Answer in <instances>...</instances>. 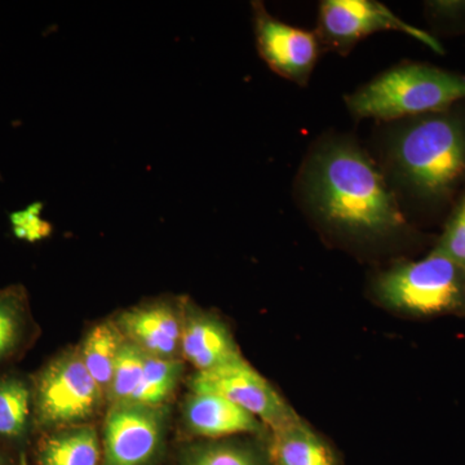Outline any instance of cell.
<instances>
[{"instance_id": "16", "label": "cell", "mask_w": 465, "mask_h": 465, "mask_svg": "<svg viewBox=\"0 0 465 465\" xmlns=\"http://www.w3.org/2000/svg\"><path fill=\"white\" fill-rule=\"evenodd\" d=\"M34 432L30 376L18 371L0 375V440L24 451Z\"/></svg>"}, {"instance_id": "18", "label": "cell", "mask_w": 465, "mask_h": 465, "mask_svg": "<svg viewBox=\"0 0 465 465\" xmlns=\"http://www.w3.org/2000/svg\"><path fill=\"white\" fill-rule=\"evenodd\" d=\"M183 361L146 356L139 388L128 403L164 407L183 378Z\"/></svg>"}, {"instance_id": "20", "label": "cell", "mask_w": 465, "mask_h": 465, "mask_svg": "<svg viewBox=\"0 0 465 465\" xmlns=\"http://www.w3.org/2000/svg\"><path fill=\"white\" fill-rule=\"evenodd\" d=\"M183 465H269L255 450L235 442H210L189 452Z\"/></svg>"}, {"instance_id": "21", "label": "cell", "mask_w": 465, "mask_h": 465, "mask_svg": "<svg viewBox=\"0 0 465 465\" xmlns=\"http://www.w3.org/2000/svg\"><path fill=\"white\" fill-rule=\"evenodd\" d=\"M43 204L39 202L9 216L12 232L18 240L35 243L50 237L52 225L42 217Z\"/></svg>"}, {"instance_id": "22", "label": "cell", "mask_w": 465, "mask_h": 465, "mask_svg": "<svg viewBox=\"0 0 465 465\" xmlns=\"http://www.w3.org/2000/svg\"><path fill=\"white\" fill-rule=\"evenodd\" d=\"M436 250L465 269V198L450 219Z\"/></svg>"}, {"instance_id": "23", "label": "cell", "mask_w": 465, "mask_h": 465, "mask_svg": "<svg viewBox=\"0 0 465 465\" xmlns=\"http://www.w3.org/2000/svg\"><path fill=\"white\" fill-rule=\"evenodd\" d=\"M15 450L16 449L0 440V465H21V455H23V452L15 457Z\"/></svg>"}, {"instance_id": "14", "label": "cell", "mask_w": 465, "mask_h": 465, "mask_svg": "<svg viewBox=\"0 0 465 465\" xmlns=\"http://www.w3.org/2000/svg\"><path fill=\"white\" fill-rule=\"evenodd\" d=\"M36 465H103V445L94 424L73 425L38 433Z\"/></svg>"}, {"instance_id": "24", "label": "cell", "mask_w": 465, "mask_h": 465, "mask_svg": "<svg viewBox=\"0 0 465 465\" xmlns=\"http://www.w3.org/2000/svg\"><path fill=\"white\" fill-rule=\"evenodd\" d=\"M21 465H29L25 452H23V455H21Z\"/></svg>"}, {"instance_id": "10", "label": "cell", "mask_w": 465, "mask_h": 465, "mask_svg": "<svg viewBox=\"0 0 465 465\" xmlns=\"http://www.w3.org/2000/svg\"><path fill=\"white\" fill-rule=\"evenodd\" d=\"M183 300L158 299L125 309L114 321L146 356L183 360Z\"/></svg>"}, {"instance_id": "11", "label": "cell", "mask_w": 465, "mask_h": 465, "mask_svg": "<svg viewBox=\"0 0 465 465\" xmlns=\"http://www.w3.org/2000/svg\"><path fill=\"white\" fill-rule=\"evenodd\" d=\"M182 358L197 372L243 360L234 336L219 317L183 300Z\"/></svg>"}, {"instance_id": "5", "label": "cell", "mask_w": 465, "mask_h": 465, "mask_svg": "<svg viewBox=\"0 0 465 465\" xmlns=\"http://www.w3.org/2000/svg\"><path fill=\"white\" fill-rule=\"evenodd\" d=\"M375 291L387 307L403 313H445L464 304L465 269L434 250L425 259L391 266L379 275Z\"/></svg>"}, {"instance_id": "19", "label": "cell", "mask_w": 465, "mask_h": 465, "mask_svg": "<svg viewBox=\"0 0 465 465\" xmlns=\"http://www.w3.org/2000/svg\"><path fill=\"white\" fill-rule=\"evenodd\" d=\"M145 360L146 354L142 349L125 339L124 347L119 351L108 394H106L108 406L131 402L134 391L142 381Z\"/></svg>"}, {"instance_id": "2", "label": "cell", "mask_w": 465, "mask_h": 465, "mask_svg": "<svg viewBox=\"0 0 465 465\" xmlns=\"http://www.w3.org/2000/svg\"><path fill=\"white\" fill-rule=\"evenodd\" d=\"M401 179L419 197L448 195L465 173V131L445 114H428L405 125L391 143Z\"/></svg>"}, {"instance_id": "6", "label": "cell", "mask_w": 465, "mask_h": 465, "mask_svg": "<svg viewBox=\"0 0 465 465\" xmlns=\"http://www.w3.org/2000/svg\"><path fill=\"white\" fill-rule=\"evenodd\" d=\"M189 385L192 391L219 394L231 401L255 416L266 430H277L300 419L273 385L244 358L211 371L195 372Z\"/></svg>"}, {"instance_id": "4", "label": "cell", "mask_w": 465, "mask_h": 465, "mask_svg": "<svg viewBox=\"0 0 465 465\" xmlns=\"http://www.w3.org/2000/svg\"><path fill=\"white\" fill-rule=\"evenodd\" d=\"M30 381L35 434L91 424L108 405L105 393L85 369L76 347L58 351Z\"/></svg>"}, {"instance_id": "8", "label": "cell", "mask_w": 465, "mask_h": 465, "mask_svg": "<svg viewBox=\"0 0 465 465\" xmlns=\"http://www.w3.org/2000/svg\"><path fill=\"white\" fill-rule=\"evenodd\" d=\"M320 30L323 41L341 54H347L370 34L384 30L409 34L440 52V45L433 36L409 25L391 9L374 0H326L321 3Z\"/></svg>"}, {"instance_id": "1", "label": "cell", "mask_w": 465, "mask_h": 465, "mask_svg": "<svg viewBox=\"0 0 465 465\" xmlns=\"http://www.w3.org/2000/svg\"><path fill=\"white\" fill-rule=\"evenodd\" d=\"M305 195L323 223L360 237H382L405 225L378 167L351 143L323 146L309 162Z\"/></svg>"}, {"instance_id": "12", "label": "cell", "mask_w": 465, "mask_h": 465, "mask_svg": "<svg viewBox=\"0 0 465 465\" xmlns=\"http://www.w3.org/2000/svg\"><path fill=\"white\" fill-rule=\"evenodd\" d=\"M183 420L193 436L222 440L266 430L255 416L219 394L191 391L183 407Z\"/></svg>"}, {"instance_id": "13", "label": "cell", "mask_w": 465, "mask_h": 465, "mask_svg": "<svg viewBox=\"0 0 465 465\" xmlns=\"http://www.w3.org/2000/svg\"><path fill=\"white\" fill-rule=\"evenodd\" d=\"M39 324L34 318L30 296L23 284L0 289V370L21 360L38 341Z\"/></svg>"}, {"instance_id": "15", "label": "cell", "mask_w": 465, "mask_h": 465, "mask_svg": "<svg viewBox=\"0 0 465 465\" xmlns=\"http://www.w3.org/2000/svg\"><path fill=\"white\" fill-rule=\"evenodd\" d=\"M266 460L269 465H339L331 445L302 419L269 430Z\"/></svg>"}, {"instance_id": "3", "label": "cell", "mask_w": 465, "mask_h": 465, "mask_svg": "<svg viewBox=\"0 0 465 465\" xmlns=\"http://www.w3.org/2000/svg\"><path fill=\"white\" fill-rule=\"evenodd\" d=\"M465 99V76L423 64H403L347 97L357 118L436 114Z\"/></svg>"}, {"instance_id": "7", "label": "cell", "mask_w": 465, "mask_h": 465, "mask_svg": "<svg viewBox=\"0 0 465 465\" xmlns=\"http://www.w3.org/2000/svg\"><path fill=\"white\" fill-rule=\"evenodd\" d=\"M166 420V406H108L101 436L103 465H148L163 442Z\"/></svg>"}, {"instance_id": "9", "label": "cell", "mask_w": 465, "mask_h": 465, "mask_svg": "<svg viewBox=\"0 0 465 465\" xmlns=\"http://www.w3.org/2000/svg\"><path fill=\"white\" fill-rule=\"evenodd\" d=\"M256 43L262 60L283 78L305 84L318 58L317 36L268 14L262 2H252Z\"/></svg>"}, {"instance_id": "17", "label": "cell", "mask_w": 465, "mask_h": 465, "mask_svg": "<svg viewBox=\"0 0 465 465\" xmlns=\"http://www.w3.org/2000/svg\"><path fill=\"white\" fill-rule=\"evenodd\" d=\"M124 341V335L113 318L94 323L76 347L85 369L105 393V397Z\"/></svg>"}]
</instances>
